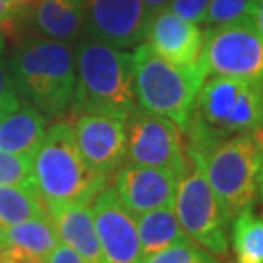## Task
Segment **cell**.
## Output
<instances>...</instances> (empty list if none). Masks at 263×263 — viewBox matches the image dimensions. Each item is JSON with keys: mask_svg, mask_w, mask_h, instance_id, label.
<instances>
[{"mask_svg": "<svg viewBox=\"0 0 263 263\" xmlns=\"http://www.w3.org/2000/svg\"><path fill=\"white\" fill-rule=\"evenodd\" d=\"M58 243V234L48 214L0 229V250H7L31 263H44Z\"/></svg>", "mask_w": 263, "mask_h": 263, "instance_id": "17", "label": "cell"}, {"mask_svg": "<svg viewBox=\"0 0 263 263\" xmlns=\"http://www.w3.org/2000/svg\"><path fill=\"white\" fill-rule=\"evenodd\" d=\"M229 233L236 263H263V216L253 205L233 217Z\"/></svg>", "mask_w": 263, "mask_h": 263, "instance_id": "20", "label": "cell"}, {"mask_svg": "<svg viewBox=\"0 0 263 263\" xmlns=\"http://www.w3.org/2000/svg\"><path fill=\"white\" fill-rule=\"evenodd\" d=\"M258 194H260V202H261V212H263V166L258 177ZM263 216V214H261Z\"/></svg>", "mask_w": 263, "mask_h": 263, "instance_id": "32", "label": "cell"}, {"mask_svg": "<svg viewBox=\"0 0 263 263\" xmlns=\"http://www.w3.org/2000/svg\"><path fill=\"white\" fill-rule=\"evenodd\" d=\"M71 129L85 163L99 175L105 178L112 177L126 161V119L87 112L75 117Z\"/></svg>", "mask_w": 263, "mask_h": 263, "instance_id": "11", "label": "cell"}, {"mask_svg": "<svg viewBox=\"0 0 263 263\" xmlns=\"http://www.w3.org/2000/svg\"><path fill=\"white\" fill-rule=\"evenodd\" d=\"M126 161L175 172L187 170L189 158L183 134L168 117L136 107L126 119Z\"/></svg>", "mask_w": 263, "mask_h": 263, "instance_id": "9", "label": "cell"}, {"mask_svg": "<svg viewBox=\"0 0 263 263\" xmlns=\"http://www.w3.org/2000/svg\"><path fill=\"white\" fill-rule=\"evenodd\" d=\"M15 10H17V9L10 7V5L5 2V0H0V27L14 19Z\"/></svg>", "mask_w": 263, "mask_h": 263, "instance_id": "28", "label": "cell"}, {"mask_svg": "<svg viewBox=\"0 0 263 263\" xmlns=\"http://www.w3.org/2000/svg\"><path fill=\"white\" fill-rule=\"evenodd\" d=\"M141 263H222L217 256L209 253L205 248L192 239L172 245L156 253L144 256Z\"/></svg>", "mask_w": 263, "mask_h": 263, "instance_id": "23", "label": "cell"}, {"mask_svg": "<svg viewBox=\"0 0 263 263\" xmlns=\"http://www.w3.org/2000/svg\"><path fill=\"white\" fill-rule=\"evenodd\" d=\"M207 5H209V0H168L166 9L189 22L202 24Z\"/></svg>", "mask_w": 263, "mask_h": 263, "instance_id": "26", "label": "cell"}, {"mask_svg": "<svg viewBox=\"0 0 263 263\" xmlns=\"http://www.w3.org/2000/svg\"><path fill=\"white\" fill-rule=\"evenodd\" d=\"M46 211L60 243L75 250L87 263H104L93 224L92 204L48 205Z\"/></svg>", "mask_w": 263, "mask_h": 263, "instance_id": "15", "label": "cell"}, {"mask_svg": "<svg viewBox=\"0 0 263 263\" xmlns=\"http://www.w3.org/2000/svg\"><path fill=\"white\" fill-rule=\"evenodd\" d=\"M187 158L200 166L228 224L245 207L255 205L263 166V131L222 138Z\"/></svg>", "mask_w": 263, "mask_h": 263, "instance_id": "5", "label": "cell"}, {"mask_svg": "<svg viewBox=\"0 0 263 263\" xmlns=\"http://www.w3.org/2000/svg\"><path fill=\"white\" fill-rule=\"evenodd\" d=\"M144 43L172 63L195 66L202 53L204 32L199 24L178 17L165 7L151 17Z\"/></svg>", "mask_w": 263, "mask_h": 263, "instance_id": "14", "label": "cell"}, {"mask_svg": "<svg viewBox=\"0 0 263 263\" xmlns=\"http://www.w3.org/2000/svg\"><path fill=\"white\" fill-rule=\"evenodd\" d=\"M255 24L258 29L260 36L263 39V0H256V7H255Z\"/></svg>", "mask_w": 263, "mask_h": 263, "instance_id": "30", "label": "cell"}, {"mask_svg": "<svg viewBox=\"0 0 263 263\" xmlns=\"http://www.w3.org/2000/svg\"><path fill=\"white\" fill-rule=\"evenodd\" d=\"M22 104L17 88L14 85L7 61L0 60V117L12 112Z\"/></svg>", "mask_w": 263, "mask_h": 263, "instance_id": "25", "label": "cell"}, {"mask_svg": "<svg viewBox=\"0 0 263 263\" xmlns=\"http://www.w3.org/2000/svg\"><path fill=\"white\" fill-rule=\"evenodd\" d=\"M32 182L31 156L0 149V185H21Z\"/></svg>", "mask_w": 263, "mask_h": 263, "instance_id": "24", "label": "cell"}, {"mask_svg": "<svg viewBox=\"0 0 263 263\" xmlns=\"http://www.w3.org/2000/svg\"><path fill=\"white\" fill-rule=\"evenodd\" d=\"M44 214H48L46 205L32 182L0 185V229Z\"/></svg>", "mask_w": 263, "mask_h": 263, "instance_id": "21", "label": "cell"}, {"mask_svg": "<svg viewBox=\"0 0 263 263\" xmlns=\"http://www.w3.org/2000/svg\"><path fill=\"white\" fill-rule=\"evenodd\" d=\"M134 219H136V229L143 258L163 248H168L172 245L183 243L190 239L182 229L172 205L143 212Z\"/></svg>", "mask_w": 263, "mask_h": 263, "instance_id": "19", "label": "cell"}, {"mask_svg": "<svg viewBox=\"0 0 263 263\" xmlns=\"http://www.w3.org/2000/svg\"><path fill=\"white\" fill-rule=\"evenodd\" d=\"M73 60L77 83L71 116L97 112L127 119L138 107L133 53L83 36L73 48Z\"/></svg>", "mask_w": 263, "mask_h": 263, "instance_id": "2", "label": "cell"}, {"mask_svg": "<svg viewBox=\"0 0 263 263\" xmlns=\"http://www.w3.org/2000/svg\"><path fill=\"white\" fill-rule=\"evenodd\" d=\"M199 63L205 77L263 78V39L255 19L207 27Z\"/></svg>", "mask_w": 263, "mask_h": 263, "instance_id": "8", "label": "cell"}, {"mask_svg": "<svg viewBox=\"0 0 263 263\" xmlns=\"http://www.w3.org/2000/svg\"><path fill=\"white\" fill-rule=\"evenodd\" d=\"M5 51V34L0 29V57H2V53Z\"/></svg>", "mask_w": 263, "mask_h": 263, "instance_id": "34", "label": "cell"}, {"mask_svg": "<svg viewBox=\"0 0 263 263\" xmlns=\"http://www.w3.org/2000/svg\"><path fill=\"white\" fill-rule=\"evenodd\" d=\"M172 207L182 229L192 241L217 258H226L229 224L202 170L194 161H190L187 170L178 177Z\"/></svg>", "mask_w": 263, "mask_h": 263, "instance_id": "7", "label": "cell"}, {"mask_svg": "<svg viewBox=\"0 0 263 263\" xmlns=\"http://www.w3.org/2000/svg\"><path fill=\"white\" fill-rule=\"evenodd\" d=\"M14 85L26 104L44 117L61 119L75 95V60L68 43L34 37L21 43L7 61Z\"/></svg>", "mask_w": 263, "mask_h": 263, "instance_id": "3", "label": "cell"}, {"mask_svg": "<svg viewBox=\"0 0 263 263\" xmlns=\"http://www.w3.org/2000/svg\"><path fill=\"white\" fill-rule=\"evenodd\" d=\"M93 224L97 231L104 263H141L136 219L117 197L112 187L105 185L92 200Z\"/></svg>", "mask_w": 263, "mask_h": 263, "instance_id": "12", "label": "cell"}, {"mask_svg": "<svg viewBox=\"0 0 263 263\" xmlns=\"http://www.w3.org/2000/svg\"><path fill=\"white\" fill-rule=\"evenodd\" d=\"M0 263H31L7 250H0Z\"/></svg>", "mask_w": 263, "mask_h": 263, "instance_id": "31", "label": "cell"}, {"mask_svg": "<svg viewBox=\"0 0 263 263\" xmlns=\"http://www.w3.org/2000/svg\"><path fill=\"white\" fill-rule=\"evenodd\" d=\"M204 78L200 63L195 66L175 65L160 57L148 43L134 48L133 82L138 107L168 117L182 134L189 127Z\"/></svg>", "mask_w": 263, "mask_h": 263, "instance_id": "6", "label": "cell"}, {"mask_svg": "<svg viewBox=\"0 0 263 263\" xmlns=\"http://www.w3.org/2000/svg\"><path fill=\"white\" fill-rule=\"evenodd\" d=\"M29 2H32V0H26V4H29ZM26 4H24V5H26Z\"/></svg>", "mask_w": 263, "mask_h": 263, "instance_id": "35", "label": "cell"}, {"mask_svg": "<svg viewBox=\"0 0 263 263\" xmlns=\"http://www.w3.org/2000/svg\"><path fill=\"white\" fill-rule=\"evenodd\" d=\"M31 26L41 37L71 43L83 34V0H32Z\"/></svg>", "mask_w": 263, "mask_h": 263, "instance_id": "16", "label": "cell"}, {"mask_svg": "<svg viewBox=\"0 0 263 263\" xmlns=\"http://www.w3.org/2000/svg\"><path fill=\"white\" fill-rule=\"evenodd\" d=\"M46 129V117L32 105L21 104L12 112L0 117V149L32 156Z\"/></svg>", "mask_w": 263, "mask_h": 263, "instance_id": "18", "label": "cell"}, {"mask_svg": "<svg viewBox=\"0 0 263 263\" xmlns=\"http://www.w3.org/2000/svg\"><path fill=\"white\" fill-rule=\"evenodd\" d=\"M143 4L146 5L148 12L151 14V17H153L156 12H160L161 9H165L166 5H168V0H143Z\"/></svg>", "mask_w": 263, "mask_h": 263, "instance_id": "29", "label": "cell"}, {"mask_svg": "<svg viewBox=\"0 0 263 263\" xmlns=\"http://www.w3.org/2000/svg\"><path fill=\"white\" fill-rule=\"evenodd\" d=\"M112 177L114 192L134 217L173 204L178 183L175 172L124 161Z\"/></svg>", "mask_w": 263, "mask_h": 263, "instance_id": "13", "label": "cell"}, {"mask_svg": "<svg viewBox=\"0 0 263 263\" xmlns=\"http://www.w3.org/2000/svg\"><path fill=\"white\" fill-rule=\"evenodd\" d=\"M10 7H14V9H21V7H24V4H26V0H5Z\"/></svg>", "mask_w": 263, "mask_h": 263, "instance_id": "33", "label": "cell"}, {"mask_svg": "<svg viewBox=\"0 0 263 263\" xmlns=\"http://www.w3.org/2000/svg\"><path fill=\"white\" fill-rule=\"evenodd\" d=\"M149 21L143 0H83V34L109 46L131 49L144 43Z\"/></svg>", "mask_w": 263, "mask_h": 263, "instance_id": "10", "label": "cell"}, {"mask_svg": "<svg viewBox=\"0 0 263 263\" xmlns=\"http://www.w3.org/2000/svg\"><path fill=\"white\" fill-rule=\"evenodd\" d=\"M44 263H87L70 246L63 243H58L54 248L49 251V255L44 258Z\"/></svg>", "mask_w": 263, "mask_h": 263, "instance_id": "27", "label": "cell"}, {"mask_svg": "<svg viewBox=\"0 0 263 263\" xmlns=\"http://www.w3.org/2000/svg\"><path fill=\"white\" fill-rule=\"evenodd\" d=\"M32 183L44 205L92 204L107 178L85 163L71 124L57 121L46 129L43 141L31 156Z\"/></svg>", "mask_w": 263, "mask_h": 263, "instance_id": "4", "label": "cell"}, {"mask_svg": "<svg viewBox=\"0 0 263 263\" xmlns=\"http://www.w3.org/2000/svg\"><path fill=\"white\" fill-rule=\"evenodd\" d=\"M263 131V78H204L185 136L187 155L222 138Z\"/></svg>", "mask_w": 263, "mask_h": 263, "instance_id": "1", "label": "cell"}, {"mask_svg": "<svg viewBox=\"0 0 263 263\" xmlns=\"http://www.w3.org/2000/svg\"><path fill=\"white\" fill-rule=\"evenodd\" d=\"M256 0H209L202 24L207 27L233 24L255 17Z\"/></svg>", "mask_w": 263, "mask_h": 263, "instance_id": "22", "label": "cell"}]
</instances>
